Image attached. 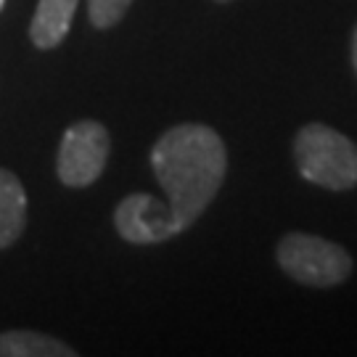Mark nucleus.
<instances>
[{
    "label": "nucleus",
    "mask_w": 357,
    "mask_h": 357,
    "mask_svg": "<svg viewBox=\"0 0 357 357\" xmlns=\"http://www.w3.org/2000/svg\"><path fill=\"white\" fill-rule=\"evenodd\" d=\"M116 233L130 243H162L180 233L167 202L151 193H130L114 212Z\"/></svg>",
    "instance_id": "5"
},
{
    "label": "nucleus",
    "mask_w": 357,
    "mask_h": 357,
    "mask_svg": "<svg viewBox=\"0 0 357 357\" xmlns=\"http://www.w3.org/2000/svg\"><path fill=\"white\" fill-rule=\"evenodd\" d=\"M77 11V0H40L29 24V38L40 51L61 45Z\"/></svg>",
    "instance_id": "6"
},
{
    "label": "nucleus",
    "mask_w": 357,
    "mask_h": 357,
    "mask_svg": "<svg viewBox=\"0 0 357 357\" xmlns=\"http://www.w3.org/2000/svg\"><path fill=\"white\" fill-rule=\"evenodd\" d=\"M352 66L357 72V26H355V35H352Z\"/></svg>",
    "instance_id": "10"
},
{
    "label": "nucleus",
    "mask_w": 357,
    "mask_h": 357,
    "mask_svg": "<svg viewBox=\"0 0 357 357\" xmlns=\"http://www.w3.org/2000/svg\"><path fill=\"white\" fill-rule=\"evenodd\" d=\"M151 167L183 233L220 191L228 172V151L212 128L178 125L153 143Z\"/></svg>",
    "instance_id": "1"
},
{
    "label": "nucleus",
    "mask_w": 357,
    "mask_h": 357,
    "mask_svg": "<svg viewBox=\"0 0 357 357\" xmlns=\"http://www.w3.org/2000/svg\"><path fill=\"white\" fill-rule=\"evenodd\" d=\"M278 265L305 286H339L352 273V257L339 243L310 233H289L278 243Z\"/></svg>",
    "instance_id": "3"
},
{
    "label": "nucleus",
    "mask_w": 357,
    "mask_h": 357,
    "mask_svg": "<svg viewBox=\"0 0 357 357\" xmlns=\"http://www.w3.org/2000/svg\"><path fill=\"white\" fill-rule=\"evenodd\" d=\"M130 6L132 0H88L90 24L96 29H109L128 13Z\"/></svg>",
    "instance_id": "9"
},
{
    "label": "nucleus",
    "mask_w": 357,
    "mask_h": 357,
    "mask_svg": "<svg viewBox=\"0 0 357 357\" xmlns=\"http://www.w3.org/2000/svg\"><path fill=\"white\" fill-rule=\"evenodd\" d=\"M294 159L302 178L328 191L357 185V146L328 125H305L294 141Z\"/></svg>",
    "instance_id": "2"
},
{
    "label": "nucleus",
    "mask_w": 357,
    "mask_h": 357,
    "mask_svg": "<svg viewBox=\"0 0 357 357\" xmlns=\"http://www.w3.org/2000/svg\"><path fill=\"white\" fill-rule=\"evenodd\" d=\"M26 225V193L19 178L0 169V249L19 241Z\"/></svg>",
    "instance_id": "7"
},
{
    "label": "nucleus",
    "mask_w": 357,
    "mask_h": 357,
    "mask_svg": "<svg viewBox=\"0 0 357 357\" xmlns=\"http://www.w3.org/2000/svg\"><path fill=\"white\" fill-rule=\"evenodd\" d=\"M3 6H6V0H0V11H3Z\"/></svg>",
    "instance_id": "11"
},
{
    "label": "nucleus",
    "mask_w": 357,
    "mask_h": 357,
    "mask_svg": "<svg viewBox=\"0 0 357 357\" xmlns=\"http://www.w3.org/2000/svg\"><path fill=\"white\" fill-rule=\"evenodd\" d=\"M217 3H230V0H217Z\"/></svg>",
    "instance_id": "12"
},
{
    "label": "nucleus",
    "mask_w": 357,
    "mask_h": 357,
    "mask_svg": "<svg viewBox=\"0 0 357 357\" xmlns=\"http://www.w3.org/2000/svg\"><path fill=\"white\" fill-rule=\"evenodd\" d=\"M109 159V132L96 119H79L64 132L59 146V178L69 188H85L101 178Z\"/></svg>",
    "instance_id": "4"
},
{
    "label": "nucleus",
    "mask_w": 357,
    "mask_h": 357,
    "mask_svg": "<svg viewBox=\"0 0 357 357\" xmlns=\"http://www.w3.org/2000/svg\"><path fill=\"white\" fill-rule=\"evenodd\" d=\"M69 344L38 331L0 333V357H75Z\"/></svg>",
    "instance_id": "8"
}]
</instances>
